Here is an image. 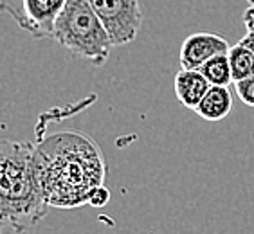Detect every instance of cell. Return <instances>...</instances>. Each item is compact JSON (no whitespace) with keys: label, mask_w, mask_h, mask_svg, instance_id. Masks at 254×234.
I'll return each mask as SVG.
<instances>
[{"label":"cell","mask_w":254,"mask_h":234,"mask_svg":"<svg viewBox=\"0 0 254 234\" xmlns=\"http://www.w3.org/2000/svg\"><path fill=\"white\" fill-rule=\"evenodd\" d=\"M244 25L247 33H254V5H249L244 11Z\"/></svg>","instance_id":"4fadbf2b"},{"label":"cell","mask_w":254,"mask_h":234,"mask_svg":"<svg viewBox=\"0 0 254 234\" xmlns=\"http://www.w3.org/2000/svg\"><path fill=\"white\" fill-rule=\"evenodd\" d=\"M195 112L205 121H222L233 112V94L227 85H211Z\"/></svg>","instance_id":"ba28073f"},{"label":"cell","mask_w":254,"mask_h":234,"mask_svg":"<svg viewBox=\"0 0 254 234\" xmlns=\"http://www.w3.org/2000/svg\"><path fill=\"white\" fill-rule=\"evenodd\" d=\"M211 83L207 81L200 68H181L173 81L177 99L182 107L195 110L196 105L202 101L205 92L209 90Z\"/></svg>","instance_id":"52a82bcc"},{"label":"cell","mask_w":254,"mask_h":234,"mask_svg":"<svg viewBox=\"0 0 254 234\" xmlns=\"http://www.w3.org/2000/svg\"><path fill=\"white\" fill-rule=\"evenodd\" d=\"M229 42L218 33L200 31L190 34L181 45V67L182 68H200L202 65L216 54L229 53Z\"/></svg>","instance_id":"8992f818"},{"label":"cell","mask_w":254,"mask_h":234,"mask_svg":"<svg viewBox=\"0 0 254 234\" xmlns=\"http://www.w3.org/2000/svg\"><path fill=\"white\" fill-rule=\"evenodd\" d=\"M34 170L47 204L74 209L87 204L90 193L105 184L107 162L92 137L60 132L34 146Z\"/></svg>","instance_id":"6da1fadb"},{"label":"cell","mask_w":254,"mask_h":234,"mask_svg":"<svg viewBox=\"0 0 254 234\" xmlns=\"http://www.w3.org/2000/svg\"><path fill=\"white\" fill-rule=\"evenodd\" d=\"M240 44L245 45V47H249L251 51L254 53V33H247L244 38L240 40Z\"/></svg>","instance_id":"5bb4252c"},{"label":"cell","mask_w":254,"mask_h":234,"mask_svg":"<svg viewBox=\"0 0 254 234\" xmlns=\"http://www.w3.org/2000/svg\"><path fill=\"white\" fill-rule=\"evenodd\" d=\"M249 2V5H254V0H247Z\"/></svg>","instance_id":"9a60e30c"},{"label":"cell","mask_w":254,"mask_h":234,"mask_svg":"<svg viewBox=\"0 0 254 234\" xmlns=\"http://www.w3.org/2000/svg\"><path fill=\"white\" fill-rule=\"evenodd\" d=\"M67 0H2L4 13L33 38H53L54 20Z\"/></svg>","instance_id":"5b68a950"},{"label":"cell","mask_w":254,"mask_h":234,"mask_svg":"<svg viewBox=\"0 0 254 234\" xmlns=\"http://www.w3.org/2000/svg\"><path fill=\"white\" fill-rule=\"evenodd\" d=\"M108 200H110V191H108L107 185L101 184L90 193L87 205H90V207H103V205H107Z\"/></svg>","instance_id":"7c38bea8"},{"label":"cell","mask_w":254,"mask_h":234,"mask_svg":"<svg viewBox=\"0 0 254 234\" xmlns=\"http://www.w3.org/2000/svg\"><path fill=\"white\" fill-rule=\"evenodd\" d=\"M202 74H204L207 81L211 85H227L229 87L233 81V70H231V61L229 54H216L211 59H207L200 67Z\"/></svg>","instance_id":"9c48e42d"},{"label":"cell","mask_w":254,"mask_h":234,"mask_svg":"<svg viewBox=\"0 0 254 234\" xmlns=\"http://www.w3.org/2000/svg\"><path fill=\"white\" fill-rule=\"evenodd\" d=\"M53 40L94 65L107 63L114 42L88 0H67L54 20Z\"/></svg>","instance_id":"3957f363"},{"label":"cell","mask_w":254,"mask_h":234,"mask_svg":"<svg viewBox=\"0 0 254 234\" xmlns=\"http://www.w3.org/2000/svg\"><path fill=\"white\" fill-rule=\"evenodd\" d=\"M235 90L238 94V98L247 105V107L254 108V74L249 78L238 79L235 81Z\"/></svg>","instance_id":"8fae6325"},{"label":"cell","mask_w":254,"mask_h":234,"mask_svg":"<svg viewBox=\"0 0 254 234\" xmlns=\"http://www.w3.org/2000/svg\"><path fill=\"white\" fill-rule=\"evenodd\" d=\"M229 61L233 70V81L249 78L254 74V53L238 42L229 49Z\"/></svg>","instance_id":"30bf717a"},{"label":"cell","mask_w":254,"mask_h":234,"mask_svg":"<svg viewBox=\"0 0 254 234\" xmlns=\"http://www.w3.org/2000/svg\"><path fill=\"white\" fill-rule=\"evenodd\" d=\"M101 18L114 47H121L137 38L142 25L139 0H88Z\"/></svg>","instance_id":"277c9868"},{"label":"cell","mask_w":254,"mask_h":234,"mask_svg":"<svg viewBox=\"0 0 254 234\" xmlns=\"http://www.w3.org/2000/svg\"><path fill=\"white\" fill-rule=\"evenodd\" d=\"M51 205L40 189L31 142H0V231L33 229Z\"/></svg>","instance_id":"7a4b0ae2"}]
</instances>
